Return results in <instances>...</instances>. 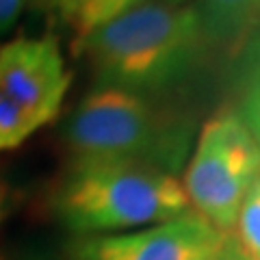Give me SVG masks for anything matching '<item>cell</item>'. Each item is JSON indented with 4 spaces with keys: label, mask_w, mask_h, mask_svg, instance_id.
Masks as SVG:
<instances>
[{
    "label": "cell",
    "mask_w": 260,
    "mask_h": 260,
    "mask_svg": "<svg viewBox=\"0 0 260 260\" xmlns=\"http://www.w3.org/2000/svg\"><path fill=\"white\" fill-rule=\"evenodd\" d=\"M24 7L26 0H0V35L15 26V22L24 13Z\"/></svg>",
    "instance_id": "13"
},
{
    "label": "cell",
    "mask_w": 260,
    "mask_h": 260,
    "mask_svg": "<svg viewBox=\"0 0 260 260\" xmlns=\"http://www.w3.org/2000/svg\"><path fill=\"white\" fill-rule=\"evenodd\" d=\"M193 9L145 0L78 39L98 85L143 95L178 80L200 44Z\"/></svg>",
    "instance_id": "1"
},
{
    "label": "cell",
    "mask_w": 260,
    "mask_h": 260,
    "mask_svg": "<svg viewBox=\"0 0 260 260\" xmlns=\"http://www.w3.org/2000/svg\"><path fill=\"white\" fill-rule=\"evenodd\" d=\"M54 208L63 225L83 237L133 232L193 213L176 174L133 160H74Z\"/></svg>",
    "instance_id": "2"
},
{
    "label": "cell",
    "mask_w": 260,
    "mask_h": 260,
    "mask_svg": "<svg viewBox=\"0 0 260 260\" xmlns=\"http://www.w3.org/2000/svg\"><path fill=\"white\" fill-rule=\"evenodd\" d=\"M65 141L76 160H133L176 174L186 152V130L143 95L98 85L70 115Z\"/></svg>",
    "instance_id": "3"
},
{
    "label": "cell",
    "mask_w": 260,
    "mask_h": 260,
    "mask_svg": "<svg viewBox=\"0 0 260 260\" xmlns=\"http://www.w3.org/2000/svg\"><path fill=\"white\" fill-rule=\"evenodd\" d=\"M210 260H245V256L241 254V249H239L237 243H234L232 237H225L223 245L219 247V251Z\"/></svg>",
    "instance_id": "14"
},
{
    "label": "cell",
    "mask_w": 260,
    "mask_h": 260,
    "mask_svg": "<svg viewBox=\"0 0 260 260\" xmlns=\"http://www.w3.org/2000/svg\"><path fill=\"white\" fill-rule=\"evenodd\" d=\"M37 5H42L46 11L54 13L56 18L65 20L68 24L76 28V24L83 18V13L87 11V7L93 3V0H35Z\"/></svg>",
    "instance_id": "11"
},
{
    "label": "cell",
    "mask_w": 260,
    "mask_h": 260,
    "mask_svg": "<svg viewBox=\"0 0 260 260\" xmlns=\"http://www.w3.org/2000/svg\"><path fill=\"white\" fill-rule=\"evenodd\" d=\"M260 176V150L243 119L223 113L200 130L180 178L195 215L230 237L239 208Z\"/></svg>",
    "instance_id": "4"
},
{
    "label": "cell",
    "mask_w": 260,
    "mask_h": 260,
    "mask_svg": "<svg viewBox=\"0 0 260 260\" xmlns=\"http://www.w3.org/2000/svg\"><path fill=\"white\" fill-rule=\"evenodd\" d=\"M165 3H172V5H180L182 0H165Z\"/></svg>",
    "instance_id": "16"
},
{
    "label": "cell",
    "mask_w": 260,
    "mask_h": 260,
    "mask_svg": "<svg viewBox=\"0 0 260 260\" xmlns=\"http://www.w3.org/2000/svg\"><path fill=\"white\" fill-rule=\"evenodd\" d=\"M258 7L260 0H200L193 11L200 35L210 42H223L245 26Z\"/></svg>",
    "instance_id": "7"
},
{
    "label": "cell",
    "mask_w": 260,
    "mask_h": 260,
    "mask_svg": "<svg viewBox=\"0 0 260 260\" xmlns=\"http://www.w3.org/2000/svg\"><path fill=\"white\" fill-rule=\"evenodd\" d=\"M145 3V0H93L91 5L87 7V11L83 13V18L76 24V32H78V39L85 37L89 30H93L95 26L100 24L113 20L115 15L124 13L133 7Z\"/></svg>",
    "instance_id": "10"
},
{
    "label": "cell",
    "mask_w": 260,
    "mask_h": 260,
    "mask_svg": "<svg viewBox=\"0 0 260 260\" xmlns=\"http://www.w3.org/2000/svg\"><path fill=\"white\" fill-rule=\"evenodd\" d=\"M42 128L15 100L0 91V152L15 150Z\"/></svg>",
    "instance_id": "9"
},
{
    "label": "cell",
    "mask_w": 260,
    "mask_h": 260,
    "mask_svg": "<svg viewBox=\"0 0 260 260\" xmlns=\"http://www.w3.org/2000/svg\"><path fill=\"white\" fill-rule=\"evenodd\" d=\"M70 83L72 76L54 37H15L0 46V91L39 126L56 117Z\"/></svg>",
    "instance_id": "5"
},
{
    "label": "cell",
    "mask_w": 260,
    "mask_h": 260,
    "mask_svg": "<svg viewBox=\"0 0 260 260\" xmlns=\"http://www.w3.org/2000/svg\"><path fill=\"white\" fill-rule=\"evenodd\" d=\"M223 241L225 234L191 213L133 232L85 237L76 260H210Z\"/></svg>",
    "instance_id": "6"
},
{
    "label": "cell",
    "mask_w": 260,
    "mask_h": 260,
    "mask_svg": "<svg viewBox=\"0 0 260 260\" xmlns=\"http://www.w3.org/2000/svg\"><path fill=\"white\" fill-rule=\"evenodd\" d=\"M230 237L245 260H260V176L243 200Z\"/></svg>",
    "instance_id": "8"
},
{
    "label": "cell",
    "mask_w": 260,
    "mask_h": 260,
    "mask_svg": "<svg viewBox=\"0 0 260 260\" xmlns=\"http://www.w3.org/2000/svg\"><path fill=\"white\" fill-rule=\"evenodd\" d=\"M9 202H11V195H9V186H7L5 180H0V223L9 210Z\"/></svg>",
    "instance_id": "15"
},
{
    "label": "cell",
    "mask_w": 260,
    "mask_h": 260,
    "mask_svg": "<svg viewBox=\"0 0 260 260\" xmlns=\"http://www.w3.org/2000/svg\"><path fill=\"white\" fill-rule=\"evenodd\" d=\"M239 117L243 119V124H245L251 139L256 141L258 150H260V83L251 89V93L247 95L245 107H243V113Z\"/></svg>",
    "instance_id": "12"
}]
</instances>
